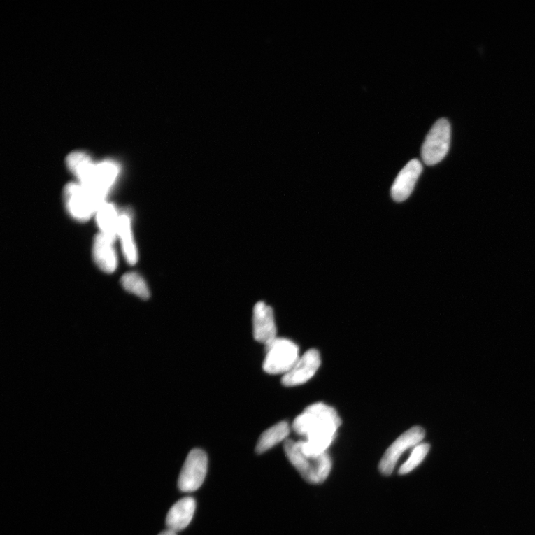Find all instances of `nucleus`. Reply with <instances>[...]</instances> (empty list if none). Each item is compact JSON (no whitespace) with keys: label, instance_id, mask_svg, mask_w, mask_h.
Returning <instances> with one entry per match:
<instances>
[{"label":"nucleus","instance_id":"nucleus-18","mask_svg":"<svg viewBox=\"0 0 535 535\" xmlns=\"http://www.w3.org/2000/svg\"><path fill=\"white\" fill-rule=\"evenodd\" d=\"M430 445L420 443L415 446L409 459L403 464L399 469L401 475L407 474L420 465L430 450Z\"/></svg>","mask_w":535,"mask_h":535},{"label":"nucleus","instance_id":"nucleus-14","mask_svg":"<svg viewBox=\"0 0 535 535\" xmlns=\"http://www.w3.org/2000/svg\"><path fill=\"white\" fill-rule=\"evenodd\" d=\"M117 237L121 241L124 256L129 265H135L138 261V252L132 231V218L129 211L120 214Z\"/></svg>","mask_w":535,"mask_h":535},{"label":"nucleus","instance_id":"nucleus-10","mask_svg":"<svg viewBox=\"0 0 535 535\" xmlns=\"http://www.w3.org/2000/svg\"><path fill=\"white\" fill-rule=\"evenodd\" d=\"M253 335L259 343L266 345L277 338L275 315L264 302L256 304L253 311Z\"/></svg>","mask_w":535,"mask_h":535},{"label":"nucleus","instance_id":"nucleus-19","mask_svg":"<svg viewBox=\"0 0 535 535\" xmlns=\"http://www.w3.org/2000/svg\"><path fill=\"white\" fill-rule=\"evenodd\" d=\"M159 535H177V532L168 529L161 532Z\"/></svg>","mask_w":535,"mask_h":535},{"label":"nucleus","instance_id":"nucleus-11","mask_svg":"<svg viewBox=\"0 0 535 535\" xmlns=\"http://www.w3.org/2000/svg\"><path fill=\"white\" fill-rule=\"evenodd\" d=\"M422 171V164L418 159H413L404 166L392 184V199L399 202L406 200L412 194Z\"/></svg>","mask_w":535,"mask_h":535},{"label":"nucleus","instance_id":"nucleus-13","mask_svg":"<svg viewBox=\"0 0 535 535\" xmlns=\"http://www.w3.org/2000/svg\"><path fill=\"white\" fill-rule=\"evenodd\" d=\"M114 243L101 233L94 238L93 257L95 264L106 273H113L117 268V259Z\"/></svg>","mask_w":535,"mask_h":535},{"label":"nucleus","instance_id":"nucleus-16","mask_svg":"<svg viewBox=\"0 0 535 535\" xmlns=\"http://www.w3.org/2000/svg\"><path fill=\"white\" fill-rule=\"evenodd\" d=\"M290 434V427L287 422H280L262 434L256 445L259 455L265 453L283 441H287Z\"/></svg>","mask_w":535,"mask_h":535},{"label":"nucleus","instance_id":"nucleus-9","mask_svg":"<svg viewBox=\"0 0 535 535\" xmlns=\"http://www.w3.org/2000/svg\"><path fill=\"white\" fill-rule=\"evenodd\" d=\"M320 363V353L317 350L306 351L291 370L283 376V385L295 387L305 384L315 375Z\"/></svg>","mask_w":535,"mask_h":535},{"label":"nucleus","instance_id":"nucleus-12","mask_svg":"<svg viewBox=\"0 0 535 535\" xmlns=\"http://www.w3.org/2000/svg\"><path fill=\"white\" fill-rule=\"evenodd\" d=\"M196 510L193 497H186L176 502L169 510L166 518L168 529L176 532L187 528L192 521Z\"/></svg>","mask_w":535,"mask_h":535},{"label":"nucleus","instance_id":"nucleus-6","mask_svg":"<svg viewBox=\"0 0 535 535\" xmlns=\"http://www.w3.org/2000/svg\"><path fill=\"white\" fill-rule=\"evenodd\" d=\"M450 143V125L447 119H439L430 130L422 147V158L427 165H434L446 156Z\"/></svg>","mask_w":535,"mask_h":535},{"label":"nucleus","instance_id":"nucleus-7","mask_svg":"<svg viewBox=\"0 0 535 535\" xmlns=\"http://www.w3.org/2000/svg\"><path fill=\"white\" fill-rule=\"evenodd\" d=\"M208 465V457L204 450L196 448L190 451L178 478V489L187 493L198 490L206 480Z\"/></svg>","mask_w":535,"mask_h":535},{"label":"nucleus","instance_id":"nucleus-8","mask_svg":"<svg viewBox=\"0 0 535 535\" xmlns=\"http://www.w3.org/2000/svg\"><path fill=\"white\" fill-rule=\"evenodd\" d=\"M425 436L422 427L415 426L402 434L386 450L379 464V470L384 475H390L394 471L397 462L404 451L421 443Z\"/></svg>","mask_w":535,"mask_h":535},{"label":"nucleus","instance_id":"nucleus-15","mask_svg":"<svg viewBox=\"0 0 535 535\" xmlns=\"http://www.w3.org/2000/svg\"><path fill=\"white\" fill-rule=\"evenodd\" d=\"M120 214L114 205L107 204L106 201L104 202L95 214L101 233L113 242L117 237Z\"/></svg>","mask_w":535,"mask_h":535},{"label":"nucleus","instance_id":"nucleus-5","mask_svg":"<svg viewBox=\"0 0 535 535\" xmlns=\"http://www.w3.org/2000/svg\"><path fill=\"white\" fill-rule=\"evenodd\" d=\"M265 346L263 368L269 374L284 376L300 359L299 347L289 339L276 338Z\"/></svg>","mask_w":535,"mask_h":535},{"label":"nucleus","instance_id":"nucleus-2","mask_svg":"<svg viewBox=\"0 0 535 535\" xmlns=\"http://www.w3.org/2000/svg\"><path fill=\"white\" fill-rule=\"evenodd\" d=\"M284 451L292 465L308 483H324L331 471V461L327 453L311 456L302 449L301 441L287 439L284 443Z\"/></svg>","mask_w":535,"mask_h":535},{"label":"nucleus","instance_id":"nucleus-1","mask_svg":"<svg viewBox=\"0 0 535 535\" xmlns=\"http://www.w3.org/2000/svg\"><path fill=\"white\" fill-rule=\"evenodd\" d=\"M341 421L336 411L324 403L307 407L294 420V431L306 437L301 440L303 450L308 455L327 453L340 427Z\"/></svg>","mask_w":535,"mask_h":535},{"label":"nucleus","instance_id":"nucleus-3","mask_svg":"<svg viewBox=\"0 0 535 535\" xmlns=\"http://www.w3.org/2000/svg\"><path fill=\"white\" fill-rule=\"evenodd\" d=\"M119 173L120 168L113 161L94 163L90 160L82 164L75 176L80 185L105 200L115 184Z\"/></svg>","mask_w":535,"mask_h":535},{"label":"nucleus","instance_id":"nucleus-4","mask_svg":"<svg viewBox=\"0 0 535 535\" xmlns=\"http://www.w3.org/2000/svg\"><path fill=\"white\" fill-rule=\"evenodd\" d=\"M64 197L69 213L71 217L80 222L90 220L106 201L79 183L68 184L64 190Z\"/></svg>","mask_w":535,"mask_h":535},{"label":"nucleus","instance_id":"nucleus-17","mask_svg":"<svg viewBox=\"0 0 535 535\" xmlns=\"http://www.w3.org/2000/svg\"><path fill=\"white\" fill-rule=\"evenodd\" d=\"M121 283L127 292L134 294L143 300L149 299L150 294L148 284L138 273L135 272L125 273L122 278Z\"/></svg>","mask_w":535,"mask_h":535}]
</instances>
